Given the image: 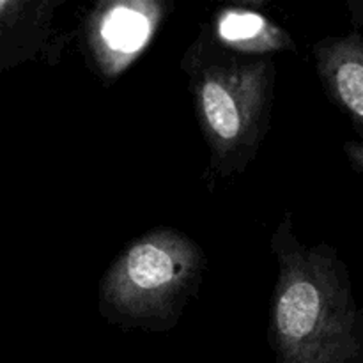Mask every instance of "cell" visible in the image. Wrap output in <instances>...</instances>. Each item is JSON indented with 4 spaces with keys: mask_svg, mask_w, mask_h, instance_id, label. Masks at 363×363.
<instances>
[{
    "mask_svg": "<svg viewBox=\"0 0 363 363\" xmlns=\"http://www.w3.org/2000/svg\"><path fill=\"white\" fill-rule=\"evenodd\" d=\"M183 66L211 151V169L222 176L241 172L268 130L273 60L238 57L213 41H197Z\"/></svg>",
    "mask_w": 363,
    "mask_h": 363,
    "instance_id": "obj_2",
    "label": "cell"
},
{
    "mask_svg": "<svg viewBox=\"0 0 363 363\" xmlns=\"http://www.w3.org/2000/svg\"><path fill=\"white\" fill-rule=\"evenodd\" d=\"M315 62L328 94L363 131V35L323 39L315 45Z\"/></svg>",
    "mask_w": 363,
    "mask_h": 363,
    "instance_id": "obj_6",
    "label": "cell"
},
{
    "mask_svg": "<svg viewBox=\"0 0 363 363\" xmlns=\"http://www.w3.org/2000/svg\"><path fill=\"white\" fill-rule=\"evenodd\" d=\"M202 269L197 243L172 229H158L131 243L106 272L101 303L113 318L144 325L176 318Z\"/></svg>",
    "mask_w": 363,
    "mask_h": 363,
    "instance_id": "obj_3",
    "label": "cell"
},
{
    "mask_svg": "<svg viewBox=\"0 0 363 363\" xmlns=\"http://www.w3.org/2000/svg\"><path fill=\"white\" fill-rule=\"evenodd\" d=\"M216 38L227 50L240 55L266 57L268 53L293 50L291 35L268 16L250 9L233 7L216 18Z\"/></svg>",
    "mask_w": 363,
    "mask_h": 363,
    "instance_id": "obj_7",
    "label": "cell"
},
{
    "mask_svg": "<svg viewBox=\"0 0 363 363\" xmlns=\"http://www.w3.org/2000/svg\"><path fill=\"white\" fill-rule=\"evenodd\" d=\"M346 155L354 165V169L363 174V144H357V142L346 144Z\"/></svg>",
    "mask_w": 363,
    "mask_h": 363,
    "instance_id": "obj_8",
    "label": "cell"
},
{
    "mask_svg": "<svg viewBox=\"0 0 363 363\" xmlns=\"http://www.w3.org/2000/svg\"><path fill=\"white\" fill-rule=\"evenodd\" d=\"M62 0H0V74L27 62L57 60L66 35L55 27Z\"/></svg>",
    "mask_w": 363,
    "mask_h": 363,
    "instance_id": "obj_5",
    "label": "cell"
},
{
    "mask_svg": "<svg viewBox=\"0 0 363 363\" xmlns=\"http://www.w3.org/2000/svg\"><path fill=\"white\" fill-rule=\"evenodd\" d=\"M167 13L160 0H110L85 21V46L96 71L112 82L138 59Z\"/></svg>",
    "mask_w": 363,
    "mask_h": 363,
    "instance_id": "obj_4",
    "label": "cell"
},
{
    "mask_svg": "<svg viewBox=\"0 0 363 363\" xmlns=\"http://www.w3.org/2000/svg\"><path fill=\"white\" fill-rule=\"evenodd\" d=\"M279 259L272 339L279 363H351L360 326L346 273L326 247L303 248L291 216L272 240Z\"/></svg>",
    "mask_w": 363,
    "mask_h": 363,
    "instance_id": "obj_1",
    "label": "cell"
},
{
    "mask_svg": "<svg viewBox=\"0 0 363 363\" xmlns=\"http://www.w3.org/2000/svg\"><path fill=\"white\" fill-rule=\"evenodd\" d=\"M360 7H362V9H363V4H362V6H360ZM362 16H363V14H362Z\"/></svg>",
    "mask_w": 363,
    "mask_h": 363,
    "instance_id": "obj_9",
    "label": "cell"
}]
</instances>
